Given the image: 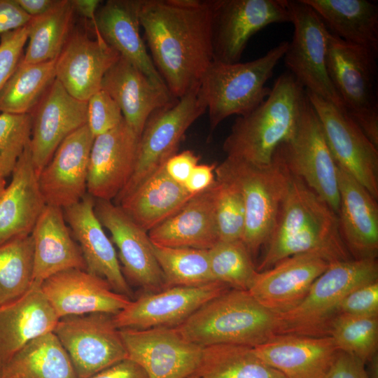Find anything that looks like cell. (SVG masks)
Returning <instances> with one entry per match:
<instances>
[{"mask_svg": "<svg viewBox=\"0 0 378 378\" xmlns=\"http://www.w3.org/2000/svg\"><path fill=\"white\" fill-rule=\"evenodd\" d=\"M213 10L214 0H141L151 59L176 99L198 86L214 61Z\"/></svg>", "mask_w": 378, "mask_h": 378, "instance_id": "cell-1", "label": "cell"}, {"mask_svg": "<svg viewBox=\"0 0 378 378\" xmlns=\"http://www.w3.org/2000/svg\"><path fill=\"white\" fill-rule=\"evenodd\" d=\"M264 247L257 272L304 253L320 254L330 263L354 259L342 240L337 214L291 174L275 225Z\"/></svg>", "mask_w": 378, "mask_h": 378, "instance_id": "cell-2", "label": "cell"}, {"mask_svg": "<svg viewBox=\"0 0 378 378\" xmlns=\"http://www.w3.org/2000/svg\"><path fill=\"white\" fill-rule=\"evenodd\" d=\"M306 99L305 89L290 73L281 74L268 97L236 119L223 146L227 157L270 164L279 146L293 136Z\"/></svg>", "mask_w": 378, "mask_h": 378, "instance_id": "cell-3", "label": "cell"}, {"mask_svg": "<svg viewBox=\"0 0 378 378\" xmlns=\"http://www.w3.org/2000/svg\"><path fill=\"white\" fill-rule=\"evenodd\" d=\"M277 314L261 305L248 290L230 288L174 328L185 340L202 347H254L277 335Z\"/></svg>", "mask_w": 378, "mask_h": 378, "instance_id": "cell-4", "label": "cell"}, {"mask_svg": "<svg viewBox=\"0 0 378 378\" xmlns=\"http://www.w3.org/2000/svg\"><path fill=\"white\" fill-rule=\"evenodd\" d=\"M288 45V41H282L265 55L248 62L211 63L198 92L208 109L211 130L227 117L250 113L268 97L271 88L265 84Z\"/></svg>", "mask_w": 378, "mask_h": 378, "instance_id": "cell-5", "label": "cell"}, {"mask_svg": "<svg viewBox=\"0 0 378 378\" xmlns=\"http://www.w3.org/2000/svg\"><path fill=\"white\" fill-rule=\"evenodd\" d=\"M215 175L234 183L241 193L245 207L241 241L254 259L275 225L290 173L275 153L272 162L264 167L227 157L216 166Z\"/></svg>", "mask_w": 378, "mask_h": 378, "instance_id": "cell-6", "label": "cell"}, {"mask_svg": "<svg viewBox=\"0 0 378 378\" xmlns=\"http://www.w3.org/2000/svg\"><path fill=\"white\" fill-rule=\"evenodd\" d=\"M378 281L377 259H350L330 263L313 282L304 299L277 314V335L329 336L340 305L354 289Z\"/></svg>", "mask_w": 378, "mask_h": 378, "instance_id": "cell-7", "label": "cell"}, {"mask_svg": "<svg viewBox=\"0 0 378 378\" xmlns=\"http://www.w3.org/2000/svg\"><path fill=\"white\" fill-rule=\"evenodd\" d=\"M377 55L330 34L327 68L347 114L378 148Z\"/></svg>", "mask_w": 378, "mask_h": 378, "instance_id": "cell-8", "label": "cell"}, {"mask_svg": "<svg viewBox=\"0 0 378 378\" xmlns=\"http://www.w3.org/2000/svg\"><path fill=\"white\" fill-rule=\"evenodd\" d=\"M199 85L172 104L154 111L140 135L133 174L116 197V204L176 154L188 129L206 110Z\"/></svg>", "mask_w": 378, "mask_h": 378, "instance_id": "cell-9", "label": "cell"}, {"mask_svg": "<svg viewBox=\"0 0 378 378\" xmlns=\"http://www.w3.org/2000/svg\"><path fill=\"white\" fill-rule=\"evenodd\" d=\"M293 38L283 57L285 65L307 91L345 111L328 74L330 31L316 11L303 0H288Z\"/></svg>", "mask_w": 378, "mask_h": 378, "instance_id": "cell-10", "label": "cell"}, {"mask_svg": "<svg viewBox=\"0 0 378 378\" xmlns=\"http://www.w3.org/2000/svg\"><path fill=\"white\" fill-rule=\"evenodd\" d=\"M275 153L289 172L300 178L337 215V166L307 97L293 136L280 145Z\"/></svg>", "mask_w": 378, "mask_h": 378, "instance_id": "cell-11", "label": "cell"}, {"mask_svg": "<svg viewBox=\"0 0 378 378\" xmlns=\"http://www.w3.org/2000/svg\"><path fill=\"white\" fill-rule=\"evenodd\" d=\"M53 332L67 352L78 378H89L127 358L113 315L92 313L62 317Z\"/></svg>", "mask_w": 378, "mask_h": 378, "instance_id": "cell-12", "label": "cell"}, {"mask_svg": "<svg viewBox=\"0 0 378 378\" xmlns=\"http://www.w3.org/2000/svg\"><path fill=\"white\" fill-rule=\"evenodd\" d=\"M336 164L378 198V148L344 111L305 90Z\"/></svg>", "mask_w": 378, "mask_h": 378, "instance_id": "cell-13", "label": "cell"}, {"mask_svg": "<svg viewBox=\"0 0 378 378\" xmlns=\"http://www.w3.org/2000/svg\"><path fill=\"white\" fill-rule=\"evenodd\" d=\"M284 22H290L288 0H214V60L239 62L255 34Z\"/></svg>", "mask_w": 378, "mask_h": 378, "instance_id": "cell-14", "label": "cell"}, {"mask_svg": "<svg viewBox=\"0 0 378 378\" xmlns=\"http://www.w3.org/2000/svg\"><path fill=\"white\" fill-rule=\"evenodd\" d=\"M127 358L148 378H188L195 374L203 347L187 341L174 328L121 329Z\"/></svg>", "mask_w": 378, "mask_h": 378, "instance_id": "cell-15", "label": "cell"}, {"mask_svg": "<svg viewBox=\"0 0 378 378\" xmlns=\"http://www.w3.org/2000/svg\"><path fill=\"white\" fill-rule=\"evenodd\" d=\"M230 288L216 281L201 286H173L147 293L113 315V321L119 330L174 328Z\"/></svg>", "mask_w": 378, "mask_h": 378, "instance_id": "cell-16", "label": "cell"}, {"mask_svg": "<svg viewBox=\"0 0 378 378\" xmlns=\"http://www.w3.org/2000/svg\"><path fill=\"white\" fill-rule=\"evenodd\" d=\"M94 211L118 250L125 277L148 293L166 288L148 232L111 201L95 199Z\"/></svg>", "mask_w": 378, "mask_h": 378, "instance_id": "cell-17", "label": "cell"}, {"mask_svg": "<svg viewBox=\"0 0 378 378\" xmlns=\"http://www.w3.org/2000/svg\"><path fill=\"white\" fill-rule=\"evenodd\" d=\"M94 139L86 124L59 144L38 176L46 205L64 209L87 194L88 162Z\"/></svg>", "mask_w": 378, "mask_h": 378, "instance_id": "cell-18", "label": "cell"}, {"mask_svg": "<svg viewBox=\"0 0 378 378\" xmlns=\"http://www.w3.org/2000/svg\"><path fill=\"white\" fill-rule=\"evenodd\" d=\"M139 137L124 119L94 137L88 162V195L96 200L116 198L133 174Z\"/></svg>", "mask_w": 378, "mask_h": 378, "instance_id": "cell-19", "label": "cell"}, {"mask_svg": "<svg viewBox=\"0 0 378 378\" xmlns=\"http://www.w3.org/2000/svg\"><path fill=\"white\" fill-rule=\"evenodd\" d=\"M29 147L38 176L59 144L87 124L88 103L69 94L55 78L31 115Z\"/></svg>", "mask_w": 378, "mask_h": 378, "instance_id": "cell-20", "label": "cell"}, {"mask_svg": "<svg viewBox=\"0 0 378 378\" xmlns=\"http://www.w3.org/2000/svg\"><path fill=\"white\" fill-rule=\"evenodd\" d=\"M41 290L59 318L92 313L115 315L131 301L105 279L81 269L50 276L41 283Z\"/></svg>", "mask_w": 378, "mask_h": 378, "instance_id": "cell-21", "label": "cell"}, {"mask_svg": "<svg viewBox=\"0 0 378 378\" xmlns=\"http://www.w3.org/2000/svg\"><path fill=\"white\" fill-rule=\"evenodd\" d=\"M330 263L316 253L289 256L269 269L257 272L248 291L272 312H286L304 299Z\"/></svg>", "mask_w": 378, "mask_h": 378, "instance_id": "cell-22", "label": "cell"}, {"mask_svg": "<svg viewBox=\"0 0 378 378\" xmlns=\"http://www.w3.org/2000/svg\"><path fill=\"white\" fill-rule=\"evenodd\" d=\"M95 199L88 193L75 204L63 209L72 236L78 243L89 273L105 279L117 293L132 294L122 274L113 242L94 211Z\"/></svg>", "mask_w": 378, "mask_h": 378, "instance_id": "cell-23", "label": "cell"}, {"mask_svg": "<svg viewBox=\"0 0 378 378\" xmlns=\"http://www.w3.org/2000/svg\"><path fill=\"white\" fill-rule=\"evenodd\" d=\"M120 56L101 36L75 32L56 59V79L73 97L87 102L101 90L104 74Z\"/></svg>", "mask_w": 378, "mask_h": 378, "instance_id": "cell-24", "label": "cell"}, {"mask_svg": "<svg viewBox=\"0 0 378 378\" xmlns=\"http://www.w3.org/2000/svg\"><path fill=\"white\" fill-rule=\"evenodd\" d=\"M253 348L286 378H324L339 350L330 336L276 335Z\"/></svg>", "mask_w": 378, "mask_h": 378, "instance_id": "cell-25", "label": "cell"}, {"mask_svg": "<svg viewBox=\"0 0 378 378\" xmlns=\"http://www.w3.org/2000/svg\"><path fill=\"white\" fill-rule=\"evenodd\" d=\"M340 195L337 213L342 240L352 258L376 259L378 254V206L368 190L337 164Z\"/></svg>", "mask_w": 378, "mask_h": 378, "instance_id": "cell-26", "label": "cell"}, {"mask_svg": "<svg viewBox=\"0 0 378 378\" xmlns=\"http://www.w3.org/2000/svg\"><path fill=\"white\" fill-rule=\"evenodd\" d=\"M101 90L116 102L125 122L139 136L154 111L177 99L121 56L104 74Z\"/></svg>", "mask_w": 378, "mask_h": 378, "instance_id": "cell-27", "label": "cell"}, {"mask_svg": "<svg viewBox=\"0 0 378 378\" xmlns=\"http://www.w3.org/2000/svg\"><path fill=\"white\" fill-rule=\"evenodd\" d=\"M11 175L9 184L0 189V245L13 238L31 234L46 206L32 161L29 141Z\"/></svg>", "mask_w": 378, "mask_h": 378, "instance_id": "cell-28", "label": "cell"}, {"mask_svg": "<svg viewBox=\"0 0 378 378\" xmlns=\"http://www.w3.org/2000/svg\"><path fill=\"white\" fill-rule=\"evenodd\" d=\"M140 4L141 0L107 1L97 12L93 30L153 83L167 88L140 35Z\"/></svg>", "mask_w": 378, "mask_h": 378, "instance_id": "cell-29", "label": "cell"}, {"mask_svg": "<svg viewBox=\"0 0 378 378\" xmlns=\"http://www.w3.org/2000/svg\"><path fill=\"white\" fill-rule=\"evenodd\" d=\"M59 319L41 286L33 284L24 295L0 306V374L27 343L53 332Z\"/></svg>", "mask_w": 378, "mask_h": 378, "instance_id": "cell-30", "label": "cell"}, {"mask_svg": "<svg viewBox=\"0 0 378 378\" xmlns=\"http://www.w3.org/2000/svg\"><path fill=\"white\" fill-rule=\"evenodd\" d=\"M66 225L63 209L46 205L31 232L33 240V284L69 269L85 270L78 244Z\"/></svg>", "mask_w": 378, "mask_h": 378, "instance_id": "cell-31", "label": "cell"}, {"mask_svg": "<svg viewBox=\"0 0 378 378\" xmlns=\"http://www.w3.org/2000/svg\"><path fill=\"white\" fill-rule=\"evenodd\" d=\"M215 185L192 197L177 213L150 230L154 244L209 250L218 241Z\"/></svg>", "mask_w": 378, "mask_h": 378, "instance_id": "cell-32", "label": "cell"}, {"mask_svg": "<svg viewBox=\"0 0 378 378\" xmlns=\"http://www.w3.org/2000/svg\"><path fill=\"white\" fill-rule=\"evenodd\" d=\"M194 196L172 179L163 165L116 204L148 232L177 213Z\"/></svg>", "mask_w": 378, "mask_h": 378, "instance_id": "cell-33", "label": "cell"}, {"mask_svg": "<svg viewBox=\"0 0 378 378\" xmlns=\"http://www.w3.org/2000/svg\"><path fill=\"white\" fill-rule=\"evenodd\" d=\"M330 34L378 55V6L368 0H303Z\"/></svg>", "mask_w": 378, "mask_h": 378, "instance_id": "cell-34", "label": "cell"}, {"mask_svg": "<svg viewBox=\"0 0 378 378\" xmlns=\"http://www.w3.org/2000/svg\"><path fill=\"white\" fill-rule=\"evenodd\" d=\"M0 378H78L71 360L53 332L27 343L10 360Z\"/></svg>", "mask_w": 378, "mask_h": 378, "instance_id": "cell-35", "label": "cell"}, {"mask_svg": "<svg viewBox=\"0 0 378 378\" xmlns=\"http://www.w3.org/2000/svg\"><path fill=\"white\" fill-rule=\"evenodd\" d=\"M195 374L200 378H286L262 361L253 347L237 344L203 347Z\"/></svg>", "mask_w": 378, "mask_h": 378, "instance_id": "cell-36", "label": "cell"}, {"mask_svg": "<svg viewBox=\"0 0 378 378\" xmlns=\"http://www.w3.org/2000/svg\"><path fill=\"white\" fill-rule=\"evenodd\" d=\"M74 13L71 0H59L46 13L31 18L28 44L21 60L26 64L56 60L69 36Z\"/></svg>", "mask_w": 378, "mask_h": 378, "instance_id": "cell-37", "label": "cell"}, {"mask_svg": "<svg viewBox=\"0 0 378 378\" xmlns=\"http://www.w3.org/2000/svg\"><path fill=\"white\" fill-rule=\"evenodd\" d=\"M56 60L26 64L21 59L0 92V112L30 113L56 78Z\"/></svg>", "mask_w": 378, "mask_h": 378, "instance_id": "cell-38", "label": "cell"}, {"mask_svg": "<svg viewBox=\"0 0 378 378\" xmlns=\"http://www.w3.org/2000/svg\"><path fill=\"white\" fill-rule=\"evenodd\" d=\"M153 246L166 288L201 286L216 281L210 268L208 250L154 244Z\"/></svg>", "mask_w": 378, "mask_h": 378, "instance_id": "cell-39", "label": "cell"}, {"mask_svg": "<svg viewBox=\"0 0 378 378\" xmlns=\"http://www.w3.org/2000/svg\"><path fill=\"white\" fill-rule=\"evenodd\" d=\"M33 283V240L31 234L0 245V306L24 295Z\"/></svg>", "mask_w": 378, "mask_h": 378, "instance_id": "cell-40", "label": "cell"}, {"mask_svg": "<svg viewBox=\"0 0 378 378\" xmlns=\"http://www.w3.org/2000/svg\"><path fill=\"white\" fill-rule=\"evenodd\" d=\"M215 281L232 289L248 290L257 273L253 259L241 240L218 241L208 250Z\"/></svg>", "mask_w": 378, "mask_h": 378, "instance_id": "cell-41", "label": "cell"}, {"mask_svg": "<svg viewBox=\"0 0 378 378\" xmlns=\"http://www.w3.org/2000/svg\"><path fill=\"white\" fill-rule=\"evenodd\" d=\"M329 336L340 351L365 364L377 354L378 316L340 314L331 323Z\"/></svg>", "mask_w": 378, "mask_h": 378, "instance_id": "cell-42", "label": "cell"}, {"mask_svg": "<svg viewBox=\"0 0 378 378\" xmlns=\"http://www.w3.org/2000/svg\"><path fill=\"white\" fill-rule=\"evenodd\" d=\"M215 216L219 241L241 240L245 207L241 193L232 181L216 176Z\"/></svg>", "mask_w": 378, "mask_h": 378, "instance_id": "cell-43", "label": "cell"}, {"mask_svg": "<svg viewBox=\"0 0 378 378\" xmlns=\"http://www.w3.org/2000/svg\"><path fill=\"white\" fill-rule=\"evenodd\" d=\"M31 115L0 113V175L6 178L30 140Z\"/></svg>", "mask_w": 378, "mask_h": 378, "instance_id": "cell-44", "label": "cell"}, {"mask_svg": "<svg viewBox=\"0 0 378 378\" xmlns=\"http://www.w3.org/2000/svg\"><path fill=\"white\" fill-rule=\"evenodd\" d=\"M87 103V124L94 137L113 129L124 119L116 102L102 90L91 96Z\"/></svg>", "mask_w": 378, "mask_h": 378, "instance_id": "cell-45", "label": "cell"}, {"mask_svg": "<svg viewBox=\"0 0 378 378\" xmlns=\"http://www.w3.org/2000/svg\"><path fill=\"white\" fill-rule=\"evenodd\" d=\"M28 32L27 24L0 35V92L22 57Z\"/></svg>", "mask_w": 378, "mask_h": 378, "instance_id": "cell-46", "label": "cell"}, {"mask_svg": "<svg viewBox=\"0 0 378 378\" xmlns=\"http://www.w3.org/2000/svg\"><path fill=\"white\" fill-rule=\"evenodd\" d=\"M340 314L378 316V281L362 285L349 293L340 305Z\"/></svg>", "mask_w": 378, "mask_h": 378, "instance_id": "cell-47", "label": "cell"}, {"mask_svg": "<svg viewBox=\"0 0 378 378\" xmlns=\"http://www.w3.org/2000/svg\"><path fill=\"white\" fill-rule=\"evenodd\" d=\"M199 160L200 157L193 151L186 150L169 158L164 164V169L172 179L183 186L198 164Z\"/></svg>", "mask_w": 378, "mask_h": 378, "instance_id": "cell-48", "label": "cell"}, {"mask_svg": "<svg viewBox=\"0 0 378 378\" xmlns=\"http://www.w3.org/2000/svg\"><path fill=\"white\" fill-rule=\"evenodd\" d=\"M324 378H367L365 364L354 356L339 351Z\"/></svg>", "mask_w": 378, "mask_h": 378, "instance_id": "cell-49", "label": "cell"}, {"mask_svg": "<svg viewBox=\"0 0 378 378\" xmlns=\"http://www.w3.org/2000/svg\"><path fill=\"white\" fill-rule=\"evenodd\" d=\"M31 19L15 0H0V35L27 25Z\"/></svg>", "mask_w": 378, "mask_h": 378, "instance_id": "cell-50", "label": "cell"}, {"mask_svg": "<svg viewBox=\"0 0 378 378\" xmlns=\"http://www.w3.org/2000/svg\"><path fill=\"white\" fill-rule=\"evenodd\" d=\"M216 167L214 164H197L183 186L188 192L193 195L207 190L216 182Z\"/></svg>", "mask_w": 378, "mask_h": 378, "instance_id": "cell-51", "label": "cell"}, {"mask_svg": "<svg viewBox=\"0 0 378 378\" xmlns=\"http://www.w3.org/2000/svg\"><path fill=\"white\" fill-rule=\"evenodd\" d=\"M89 378H148L145 371L135 362L126 358Z\"/></svg>", "mask_w": 378, "mask_h": 378, "instance_id": "cell-52", "label": "cell"}, {"mask_svg": "<svg viewBox=\"0 0 378 378\" xmlns=\"http://www.w3.org/2000/svg\"><path fill=\"white\" fill-rule=\"evenodd\" d=\"M30 17L41 15L52 9L59 0H15Z\"/></svg>", "mask_w": 378, "mask_h": 378, "instance_id": "cell-53", "label": "cell"}, {"mask_svg": "<svg viewBox=\"0 0 378 378\" xmlns=\"http://www.w3.org/2000/svg\"><path fill=\"white\" fill-rule=\"evenodd\" d=\"M74 11L90 20L92 28L95 25L97 8L101 2L98 0H71Z\"/></svg>", "mask_w": 378, "mask_h": 378, "instance_id": "cell-54", "label": "cell"}, {"mask_svg": "<svg viewBox=\"0 0 378 378\" xmlns=\"http://www.w3.org/2000/svg\"><path fill=\"white\" fill-rule=\"evenodd\" d=\"M365 368L367 378H378V356L374 355L366 363Z\"/></svg>", "mask_w": 378, "mask_h": 378, "instance_id": "cell-55", "label": "cell"}, {"mask_svg": "<svg viewBox=\"0 0 378 378\" xmlns=\"http://www.w3.org/2000/svg\"><path fill=\"white\" fill-rule=\"evenodd\" d=\"M6 186L5 178L0 175V189Z\"/></svg>", "mask_w": 378, "mask_h": 378, "instance_id": "cell-56", "label": "cell"}, {"mask_svg": "<svg viewBox=\"0 0 378 378\" xmlns=\"http://www.w3.org/2000/svg\"><path fill=\"white\" fill-rule=\"evenodd\" d=\"M188 378H200V377L197 374H194L188 377Z\"/></svg>", "mask_w": 378, "mask_h": 378, "instance_id": "cell-57", "label": "cell"}]
</instances>
